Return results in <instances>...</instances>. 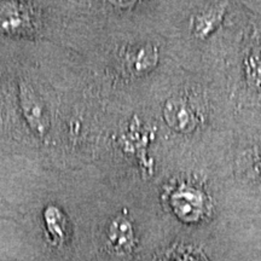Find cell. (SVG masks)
I'll use <instances>...</instances> for the list:
<instances>
[{
    "instance_id": "obj_5",
    "label": "cell",
    "mask_w": 261,
    "mask_h": 261,
    "mask_svg": "<svg viewBox=\"0 0 261 261\" xmlns=\"http://www.w3.org/2000/svg\"><path fill=\"white\" fill-rule=\"evenodd\" d=\"M110 243L117 250H128L132 246L133 233L132 227L128 221H126L122 218H117L112 223L108 231Z\"/></svg>"
},
{
    "instance_id": "obj_2",
    "label": "cell",
    "mask_w": 261,
    "mask_h": 261,
    "mask_svg": "<svg viewBox=\"0 0 261 261\" xmlns=\"http://www.w3.org/2000/svg\"><path fill=\"white\" fill-rule=\"evenodd\" d=\"M18 99L22 113L32 127V129L39 136H44L47 129V115L40 97L38 96L32 85L21 81L18 85Z\"/></svg>"
},
{
    "instance_id": "obj_6",
    "label": "cell",
    "mask_w": 261,
    "mask_h": 261,
    "mask_svg": "<svg viewBox=\"0 0 261 261\" xmlns=\"http://www.w3.org/2000/svg\"><path fill=\"white\" fill-rule=\"evenodd\" d=\"M45 223H46L47 231L50 232L52 240L61 243L64 240V227L65 220L63 214L56 207H47L44 213Z\"/></svg>"
},
{
    "instance_id": "obj_4",
    "label": "cell",
    "mask_w": 261,
    "mask_h": 261,
    "mask_svg": "<svg viewBox=\"0 0 261 261\" xmlns=\"http://www.w3.org/2000/svg\"><path fill=\"white\" fill-rule=\"evenodd\" d=\"M127 62L130 70L136 71L137 74L148 71L156 65L158 62V51L151 45L137 47L135 51L129 52L127 56Z\"/></svg>"
},
{
    "instance_id": "obj_3",
    "label": "cell",
    "mask_w": 261,
    "mask_h": 261,
    "mask_svg": "<svg viewBox=\"0 0 261 261\" xmlns=\"http://www.w3.org/2000/svg\"><path fill=\"white\" fill-rule=\"evenodd\" d=\"M166 122L178 132H191L196 127V117L191 107L180 98H173L166 103L163 109Z\"/></svg>"
},
{
    "instance_id": "obj_1",
    "label": "cell",
    "mask_w": 261,
    "mask_h": 261,
    "mask_svg": "<svg viewBox=\"0 0 261 261\" xmlns=\"http://www.w3.org/2000/svg\"><path fill=\"white\" fill-rule=\"evenodd\" d=\"M35 25L32 4L23 2H0V34L22 35L33 32Z\"/></svg>"
},
{
    "instance_id": "obj_7",
    "label": "cell",
    "mask_w": 261,
    "mask_h": 261,
    "mask_svg": "<svg viewBox=\"0 0 261 261\" xmlns=\"http://www.w3.org/2000/svg\"><path fill=\"white\" fill-rule=\"evenodd\" d=\"M220 8H213L205 10L203 14H200L195 21V33L201 37H205L208 33H211L215 28V25L219 23L221 18Z\"/></svg>"
}]
</instances>
